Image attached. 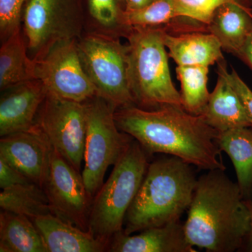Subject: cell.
<instances>
[{
    "label": "cell",
    "mask_w": 252,
    "mask_h": 252,
    "mask_svg": "<svg viewBox=\"0 0 252 252\" xmlns=\"http://www.w3.org/2000/svg\"><path fill=\"white\" fill-rule=\"evenodd\" d=\"M114 119L119 130L137 141L147 154L172 156L207 171L225 170L217 143L220 132L203 116L190 114L182 106L147 109L131 105L117 109Z\"/></svg>",
    "instance_id": "obj_1"
},
{
    "label": "cell",
    "mask_w": 252,
    "mask_h": 252,
    "mask_svg": "<svg viewBox=\"0 0 252 252\" xmlns=\"http://www.w3.org/2000/svg\"><path fill=\"white\" fill-rule=\"evenodd\" d=\"M184 225L193 248L209 252L237 251L250 232L248 200L224 170H210L198 179Z\"/></svg>",
    "instance_id": "obj_2"
},
{
    "label": "cell",
    "mask_w": 252,
    "mask_h": 252,
    "mask_svg": "<svg viewBox=\"0 0 252 252\" xmlns=\"http://www.w3.org/2000/svg\"><path fill=\"white\" fill-rule=\"evenodd\" d=\"M197 182L193 165L179 158L167 155L151 162L126 214L124 233L180 220L191 203Z\"/></svg>",
    "instance_id": "obj_3"
},
{
    "label": "cell",
    "mask_w": 252,
    "mask_h": 252,
    "mask_svg": "<svg viewBox=\"0 0 252 252\" xmlns=\"http://www.w3.org/2000/svg\"><path fill=\"white\" fill-rule=\"evenodd\" d=\"M162 28H133L127 39V78L134 103L147 109L182 106L172 81Z\"/></svg>",
    "instance_id": "obj_4"
},
{
    "label": "cell",
    "mask_w": 252,
    "mask_h": 252,
    "mask_svg": "<svg viewBox=\"0 0 252 252\" xmlns=\"http://www.w3.org/2000/svg\"><path fill=\"white\" fill-rule=\"evenodd\" d=\"M147 154L133 139L94 195L89 225L94 236L110 242L113 235L124 229L126 214L148 168Z\"/></svg>",
    "instance_id": "obj_5"
},
{
    "label": "cell",
    "mask_w": 252,
    "mask_h": 252,
    "mask_svg": "<svg viewBox=\"0 0 252 252\" xmlns=\"http://www.w3.org/2000/svg\"><path fill=\"white\" fill-rule=\"evenodd\" d=\"M85 102L87 129L81 177L94 198L104 184L109 167L120 160L133 138L117 127L115 106L98 95Z\"/></svg>",
    "instance_id": "obj_6"
},
{
    "label": "cell",
    "mask_w": 252,
    "mask_h": 252,
    "mask_svg": "<svg viewBox=\"0 0 252 252\" xmlns=\"http://www.w3.org/2000/svg\"><path fill=\"white\" fill-rule=\"evenodd\" d=\"M85 24L86 0H27L22 31L30 58L42 56L56 43L77 41Z\"/></svg>",
    "instance_id": "obj_7"
},
{
    "label": "cell",
    "mask_w": 252,
    "mask_h": 252,
    "mask_svg": "<svg viewBox=\"0 0 252 252\" xmlns=\"http://www.w3.org/2000/svg\"><path fill=\"white\" fill-rule=\"evenodd\" d=\"M77 42L81 64L97 95L117 109L135 105L127 78V44L93 33H84Z\"/></svg>",
    "instance_id": "obj_8"
},
{
    "label": "cell",
    "mask_w": 252,
    "mask_h": 252,
    "mask_svg": "<svg viewBox=\"0 0 252 252\" xmlns=\"http://www.w3.org/2000/svg\"><path fill=\"white\" fill-rule=\"evenodd\" d=\"M33 126L81 175L87 129L86 102L61 98L47 92Z\"/></svg>",
    "instance_id": "obj_9"
},
{
    "label": "cell",
    "mask_w": 252,
    "mask_h": 252,
    "mask_svg": "<svg viewBox=\"0 0 252 252\" xmlns=\"http://www.w3.org/2000/svg\"><path fill=\"white\" fill-rule=\"evenodd\" d=\"M77 40L56 43L32 60L34 79L47 92L61 98L84 102L97 95L81 64Z\"/></svg>",
    "instance_id": "obj_10"
},
{
    "label": "cell",
    "mask_w": 252,
    "mask_h": 252,
    "mask_svg": "<svg viewBox=\"0 0 252 252\" xmlns=\"http://www.w3.org/2000/svg\"><path fill=\"white\" fill-rule=\"evenodd\" d=\"M44 190L51 212L84 230H89L93 198L81 174L52 147Z\"/></svg>",
    "instance_id": "obj_11"
},
{
    "label": "cell",
    "mask_w": 252,
    "mask_h": 252,
    "mask_svg": "<svg viewBox=\"0 0 252 252\" xmlns=\"http://www.w3.org/2000/svg\"><path fill=\"white\" fill-rule=\"evenodd\" d=\"M51 150V144L34 126L0 140V158L43 189L49 173Z\"/></svg>",
    "instance_id": "obj_12"
},
{
    "label": "cell",
    "mask_w": 252,
    "mask_h": 252,
    "mask_svg": "<svg viewBox=\"0 0 252 252\" xmlns=\"http://www.w3.org/2000/svg\"><path fill=\"white\" fill-rule=\"evenodd\" d=\"M47 94L38 79L23 81L1 91L0 99V136L30 130Z\"/></svg>",
    "instance_id": "obj_13"
},
{
    "label": "cell",
    "mask_w": 252,
    "mask_h": 252,
    "mask_svg": "<svg viewBox=\"0 0 252 252\" xmlns=\"http://www.w3.org/2000/svg\"><path fill=\"white\" fill-rule=\"evenodd\" d=\"M108 251L112 252H195L186 236L185 225L178 221L127 235L124 230L113 235Z\"/></svg>",
    "instance_id": "obj_14"
},
{
    "label": "cell",
    "mask_w": 252,
    "mask_h": 252,
    "mask_svg": "<svg viewBox=\"0 0 252 252\" xmlns=\"http://www.w3.org/2000/svg\"><path fill=\"white\" fill-rule=\"evenodd\" d=\"M44 240L48 252H101L108 250L109 242L94 236L63 220L54 214L32 220Z\"/></svg>",
    "instance_id": "obj_15"
},
{
    "label": "cell",
    "mask_w": 252,
    "mask_h": 252,
    "mask_svg": "<svg viewBox=\"0 0 252 252\" xmlns=\"http://www.w3.org/2000/svg\"><path fill=\"white\" fill-rule=\"evenodd\" d=\"M162 39L168 50L169 57L174 60L177 66L210 67L224 60L220 41L207 32L170 34L163 30Z\"/></svg>",
    "instance_id": "obj_16"
},
{
    "label": "cell",
    "mask_w": 252,
    "mask_h": 252,
    "mask_svg": "<svg viewBox=\"0 0 252 252\" xmlns=\"http://www.w3.org/2000/svg\"><path fill=\"white\" fill-rule=\"evenodd\" d=\"M207 32L216 36L223 51L235 56L252 33L251 6L240 0L220 5L207 23Z\"/></svg>",
    "instance_id": "obj_17"
},
{
    "label": "cell",
    "mask_w": 252,
    "mask_h": 252,
    "mask_svg": "<svg viewBox=\"0 0 252 252\" xmlns=\"http://www.w3.org/2000/svg\"><path fill=\"white\" fill-rule=\"evenodd\" d=\"M217 74L216 86L210 93L202 116L220 133L238 127H251L241 99L219 67Z\"/></svg>",
    "instance_id": "obj_18"
},
{
    "label": "cell",
    "mask_w": 252,
    "mask_h": 252,
    "mask_svg": "<svg viewBox=\"0 0 252 252\" xmlns=\"http://www.w3.org/2000/svg\"><path fill=\"white\" fill-rule=\"evenodd\" d=\"M127 0H86L85 33L127 39L133 28Z\"/></svg>",
    "instance_id": "obj_19"
},
{
    "label": "cell",
    "mask_w": 252,
    "mask_h": 252,
    "mask_svg": "<svg viewBox=\"0 0 252 252\" xmlns=\"http://www.w3.org/2000/svg\"><path fill=\"white\" fill-rule=\"evenodd\" d=\"M217 143L233 162L237 183L245 200L252 198V129L238 127L220 132Z\"/></svg>",
    "instance_id": "obj_20"
},
{
    "label": "cell",
    "mask_w": 252,
    "mask_h": 252,
    "mask_svg": "<svg viewBox=\"0 0 252 252\" xmlns=\"http://www.w3.org/2000/svg\"><path fill=\"white\" fill-rule=\"evenodd\" d=\"M0 252H48L32 220L2 210L0 213Z\"/></svg>",
    "instance_id": "obj_21"
},
{
    "label": "cell",
    "mask_w": 252,
    "mask_h": 252,
    "mask_svg": "<svg viewBox=\"0 0 252 252\" xmlns=\"http://www.w3.org/2000/svg\"><path fill=\"white\" fill-rule=\"evenodd\" d=\"M34 79L33 61L28 55L22 30L1 43L0 48V90Z\"/></svg>",
    "instance_id": "obj_22"
},
{
    "label": "cell",
    "mask_w": 252,
    "mask_h": 252,
    "mask_svg": "<svg viewBox=\"0 0 252 252\" xmlns=\"http://www.w3.org/2000/svg\"><path fill=\"white\" fill-rule=\"evenodd\" d=\"M0 207L4 211L23 215L32 220L52 214L44 189L33 182L2 189Z\"/></svg>",
    "instance_id": "obj_23"
},
{
    "label": "cell",
    "mask_w": 252,
    "mask_h": 252,
    "mask_svg": "<svg viewBox=\"0 0 252 252\" xmlns=\"http://www.w3.org/2000/svg\"><path fill=\"white\" fill-rule=\"evenodd\" d=\"M176 73L181 84L182 107L193 115H202L210 96L207 89L209 67L177 66Z\"/></svg>",
    "instance_id": "obj_24"
},
{
    "label": "cell",
    "mask_w": 252,
    "mask_h": 252,
    "mask_svg": "<svg viewBox=\"0 0 252 252\" xmlns=\"http://www.w3.org/2000/svg\"><path fill=\"white\" fill-rule=\"evenodd\" d=\"M181 16L175 0H155L146 7L127 14L132 28H162L167 32L172 31Z\"/></svg>",
    "instance_id": "obj_25"
},
{
    "label": "cell",
    "mask_w": 252,
    "mask_h": 252,
    "mask_svg": "<svg viewBox=\"0 0 252 252\" xmlns=\"http://www.w3.org/2000/svg\"><path fill=\"white\" fill-rule=\"evenodd\" d=\"M27 0H0V41L7 40L22 30V15Z\"/></svg>",
    "instance_id": "obj_26"
},
{
    "label": "cell",
    "mask_w": 252,
    "mask_h": 252,
    "mask_svg": "<svg viewBox=\"0 0 252 252\" xmlns=\"http://www.w3.org/2000/svg\"><path fill=\"white\" fill-rule=\"evenodd\" d=\"M236 0H175L181 16L206 26L214 11L220 5Z\"/></svg>",
    "instance_id": "obj_27"
},
{
    "label": "cell",
    "mask_w": 252,
    "mask_h": 252,
    "mask_svg": "<svg viewBox=\"0 0 252 252\" xmlns=\"http://www.w3.org/2000/svg\"><path fill=\"white\" fill-rule=\"evenodd\" d=\"M217 64H218V67L221 69L227 80L236 91L239 97L241 99L249 119H250L252 129V91L240 77L234 68L232 67L231 72H228L225 60L220 61Z\"/></svg>",
    "instance_id": "obj_28"
},
{
    "label": "cell",
    "mask_w": 252,
    "mask_h": 252,
    "mask_svg": "<svg viewBox=\"0 0 252 252\" xmlns=\"http://www.w3.org/2000/svg\"><path fill=\"white\" fill-rule=\"evenodd\" d=\"M32 182L21 172L0 158V188L4 189L18 185Z\"/></svg>",
    "instance_id": "obj_29"
},
{
    "label": "cell",
    "mask_w": 252,
    "mask_h": 252,
    "mask_svg": "<svg viewBox=\"0 0 252 252\" xmlns=\"http://www.w3.org/2000/svg\"><path fill=\"white\" fill-rule=\"evenodd\" d=\"M235 56L243 61L252 70V33L248 36Z\"/></svg>",
    "instance_id": "obj_30"
},
{
    "label": "cell",
    "mask_w": 252,
    "mask_h": 252,
    "mask_svg": "<svg viewBox=\"0 0 252 252\" xmlns=\"http://www.w3.org/2000/svg\"><path fill=\"white\" fill-rule=\"evenodd\" d=\"M155 0H127L128 11H135L148 6Z\"/></svg>",
    "instance_id": "obj_31"
},
{
    "label": "cell",
    "mask_w": 252,
    "mask_h": 252,
    "mask_svg": "<svg viewBox=\"0 0 252 252\" xmlns=\"http://www.w3.org/2000/svg\"><path fill=\"white\" fill-rule=\"evenodd\" d=\"M250 212V228L248 237L249 252H252V198L248 200Z\"/></svg>",
    "instance_id": "obj_32"
},
{
    "label": "cell",
    "mask_w": 252,
    "mask_h": 252,
    "mask_svg": "<svg viewBox=\"0 0 252 252\" xmlns=\"http://www.w3.org/2000/svg\"><path fill=\"white\" fill-rule=\"evenodd\" d=\"M250 6H251V8L252 9V0H250Z\"/></svg>",
    "instance_id": "obj_33"
},
{
    "label": "cell",
    "mask_w": 252,
    "mask_h": 252,
    "mask_svg": "<svg viewBox=\"0 0 252 252\" xmlns=\"http://www.w3.org/2000/svg\"><path fill=\"white\" fill-rule=\"evenodd\" d=\"M243 1H250V0H243Z\"/></svg>",
    "instance_id": "obj_34"
}]
</instances>
